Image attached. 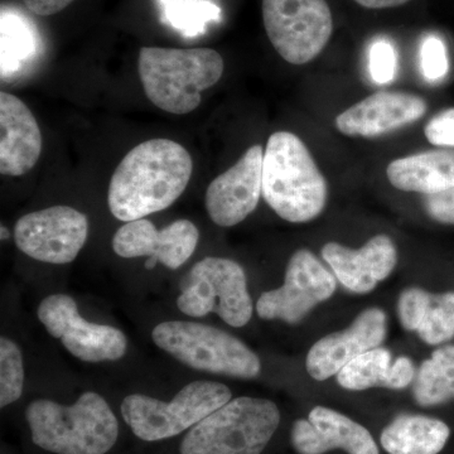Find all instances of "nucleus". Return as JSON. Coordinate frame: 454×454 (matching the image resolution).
Listing matches in <instances>:
<instances>
[{"label": "nucleus", "instance_id": "f257e3e1", "mask_svg": "<svg viewBox=\"0 0 454 454\" xmlns=\"http://www.w3.org/2000/svg\"><path fill=\"white\" fill-rule=\"evenodd\" d=\"M193 160L175 140L140 143L116 167L107 206L115 219L129 223L168 208L186 190Z\"/></svg>", "mask_w": 454, "mask_h": 454}, {"label": "nucleus", "instance_id": "f03ea898", "mask_svg": "<svg viewBox=\"0 0 454 454\" xmlns=\"http://www.w3.org/2000/svg\"><path fill=\"white\" fill-rule=\"evenodd\" d=\"M262 197L293 223L315 220L328 200L327 181L303 140L291 131L269 137L262 160Z\"/></svg>", "mask_w": 454, "mask_h": 454}, {"label": "nucleus", "instance_id": "7ed1b4c3", "mask_svg": "<svg viewBox=\"0 0 454 454\" xmlns=\"http://www.w3.org/2000/svg\"><path fill=\"white\" fill-rule=\"evenodd\" d=\"M33 444L53 454H106L119 438V422L100 394L83 393L73 405L38 399L26 409Z\"/></svg>", "mask_w": 454, "mask_h": 454}, {"label": "nucleus", "instance_id": "20e7f679", "mask_svg": "<svg viewBox=\"0 0 454 454\" xmlns=\"http://www.w3.org/2000/svg\"><path fill=\"white\" fill-rule=\"evenodd\" d=\"M223 57L211 49L143 47L138 74L146 98L163 112L184 115L200 106L202 91L220 82Z\"/></svg>", "mask_w": 454, "mask_h": 454}, {"label": "nucleus", "instance_id": "39448f33", "mask_svg": "<svg viewBox=\"0 0 454 454\" xmlns=\"http://www.w3.org/2000/svg\"><path fill=\"white\" fill-rule=\"evenodd\" d=\"M279 423L276 403L260 397H236L188 430L179 453L262 454Z\"/></svg>", "mask_w": 454, "mask_h": 454}, {"label": "nucleus", "instance_id": "423d86ee", "mask_svg": "<svg viewBox=\"0 0 454 454\" xmlns=\"http://www.w3.org/2000/svg\"><path fill=\"white\" fill-rule=\"evenodd\" d=\"M231 390L216 381L190 382L170 402L131 394L124 397L121 413L137 438L143 442L178 437L231 400Z\"/></svg>", "mask_w": 454, "mask_h": 454}, {"label": "nucleus", "instance_id": "0eeeda50", "mask_svg": "<svg viewBox=\"0 0 454 454\" xmlns=\"http://www.w3.org/2000/svg\"><path fill=\"white\" fill-rule=\"evenodd\" d=\"M153 342L184 365L217 375L254 379L262 372L255 352L232 334L212 325L168 321L155 325Z\"/></svg>", "mask_w": 454, "mask_h": 454}, {"label": "nucleus", "instance_id": "6e6552de", "mask_svg": "<svg viewBox=\"0 0 454 454\" xmlns=\"http://www.w3.org/2000/svg\"><path fill=\"white\" fill-rule=\"evenodd\" d=\"M178 309L190 317L215 313L232 327L252 319L253 300L244 269L234 260L208 256L191 269L187 288L177 300Z\"/></svg>", "mask_w": 454, "mask_h": 454}, {"label": "nucleus", "instance_id": "1a4fd4ad", "mask_svg": "<svg viewBox=\"0 0 454 454\" xmlns=\"http://www.w3.org/2000/svg\"><path fill=\"white\" fill-rule=\"evenodd\" d=\"M262 20L277 52L297 66L313 61L333 32V12L325 0H262Z\"/></svg>", "mask_w": 454, "mask_h": 454}, {"label": "nucleus", "instance_id": "9d476101", "mask_svg": "<svg viewBox=\"0 0 454 454\" xmlns=\"http://www.w3.org/2000/svg\"><path fill=\"white\" fill-rule=\"evenodd\" d=\"M37 317L47 333L61 340L64 348L83 363L118 361L127 354L125 334L113 325L85 321L70 295L44 298L38 306Z\"/></svg>", "mask_w": 454, "mask_h": 454}, {"label": "nucleus", "instance_id": "9b49d317", "mask_svg": "<svg viewBox=\"0 0 454 454\" xmlns=\"http://www.w3.org/2000/svg\"><path fill=\"white\" fill-rule=\"evenodd\" d=\"M89 236L86 215L70 206H53L20 217L14 225L18 249L49 264L74 262Z\"/></svg>", "mask_w": 454, "mask_h": 454}, {"label": "nucleus", "instance_id": "f8f14e48", "mask_svg": "<svg viewBox=\"0 0 454 454\" xmlns=\"http://www.w3.org/2000/svg\"><path fill=\"white\" fill-rule=\"evenodd\" d=\"M336 278L312 252L297 250L286 265L280 288L262 293L256 301L260 318L280 319L286 324H300L317 304L333 297Z\"/></svg>", "mask_w": 454, "mask_h": 454}, {"label": "nucleus", "instance_id": "ddd939ff", "mask_svg": "<svg viewBox=\"0 0 454 454\" xmlns=\"http://www.w3.org/2000/svg\"><path fill=\"white\" fill-rule=\"evenodd\" d=\"M262 146H250L231 168L211 182L205 206L217 226L239 225L258 207L262 196Z\"/></svg>", "mask_w": 454, "mask_h": 454}, {"label": "nucleus", "instance_id": "4468645a", "mask_svg": "<svg viewBox=\"0 0 454 454\" xmlns=\"http://www.w3.org/2000/svg\"><path fill=\"white\" fill-rule=\"evenodd\" d=\"M200 231L190 220H177L160 230L152 221H129L115 232L113 249L124 259L155 258L164 267L181 268L195 253Z\"/></svg>", "mask_w": 454, "mask_h": 454}, {"label": "nucleus", "instance_id": "2eb2a0df", "mask_svg": "<svg viewBox=\"0 0 454 454\" xmlns=\"http://www.w3.org/2000/svg\"><path fill=\"white\" fill-rule=\"evenodd\" d=\"M387 334V318L384 310H364L346 330L328 334L312 346L307 355V372L317 381L327 380L360 355L380 348Z\"/></svg>", "mask_w": 454, "mask_h": 454}, {"label": "nucleus", "instance_id": "dca6fc26", "mask_svg": "<svg viewBox=\"0 0 454 454\" xmlns=\"http://www.w3.org/2000/svg\"><path fill=\"white\" fill-rule=\"evenodd\" d=\"M427 110L426 100L418 95L379 91L340 113L334 122L343 136L376 138L420 121Z\"/></svg>", "mask_w": 454, "mask_h": 454}, {"label": "nucleus", "instance_id": "f3484780", "mask_svg": "<svg viewBox=\"0 0 454 454\" xmlns=\"http://www.w3.org/2000/svg\"><path fill=\"white\" fill-rule=\"evenodd\" d=\"M292 444L300 454H325L333 450L379 454L378 444L365 427L325 406H316L309 419L293 424Z\"/></svg>", "mask_w": 454, "mask_h": 454}, {"label": "nucleus", "instance_id": "a211bd4d", "mask_svg": "<svg viewBox=\"0 0 454 454\" xmlns=\"http://www.w3.org/2000/svg\"><path fill=\"white\" fill-rule=\"evenodd\" d=\"M322 258L345 288L365 294L393 273L397 250L390 236L379 234L360 249L331 241L322 247Z\"/></svg>", "mask_w": 454, "mask_h": 454}, {"label": "nucleus", "instance_id": "6ab92c4d", "mask_svg": "<svg viewBox=\"0 0 454 454\" xmlns=\"http://www.w3.org/2000/svg\"><path fill=\"white\" fill-rule=\"evenodd\" d=\"M42 134L29 107L20 98L0 92V173L26 175L42 153Z\"/></svg>", "mask_w": 454, "mask_h": 454}, {"label": "nucleus", "instance_id": "aec40b11", "mask_svg": "<svg viewBox=\"0 0 454 454\" xmlns=\"http://www.w3.org/2000/svg\"><path fill=\"white\" fill-rule=\"evenodd\" d=\"M415 375L411 358L393 360L389 349L376 348L352 360L336 376L343 389L361 391L372 387L404 389L414 381Z\"/></svg>", "mask_w": 454, "mask_h": 454}, {"label": "nucleus", "instance_id": "412c9836", "mask_svg": "<svg viewBox=\"0 0 454 454\" xmlns=\"http://www.w3.org/2000/svg\"><path fill=\"white\" fill-rule=\"evenodd\" d=\"M390 184L404 192H442L454 187V152L428 151L397 158L387 166Z\"/></svg>", "mask_w": 454, "mask_h": 454}, {"label": "nucleus", "instance_id": "4be33fe9", "mask_svg": "<svg viewBox=\"0 0 454 454\" xmlns=\"http://www.w3.org/2000/svg\"><path fill=\"white\" fill-rule=\"evenodd\" d=\"M450 429L426 415H399L381 433V446L389 454H438L446 447Z\"/></svg>", "mask_w": 454, "mask_h": 454}, {"label": "nucleus", "instance_id": "5701e85b", "mask_svg": "<svg viewBox=\"0 0 454 454\" xmlns=\"http://www.w3.org/2000/svg\"><path fill=\"white\" fill-rule=\"evenodd\" d=\"M415 402L422 406L454 399V346H442L424 361L414 379Z\"/></svg>", "mask_w": 454, "mask_h": 454}, {"label": "nucleus", "instance_id": "b1692460", "mask_svg": "<svg viewBox=\"0 0 454 454\" xmlns=\"http://www.w3.org/2000/svg\"><path fill=\"white\" fill-rule=\"evenodd\" d=\"M25 387L23 355L16 342L0 339V406L5 408L22 396Z\"/></svg>", "mask_w": 454, "mask_h": 454}, {"label": "nucleus", "instance_id": "393cba45", "mask_svg": "<svg viewBox=\"0 0 454 454\" xmlns=\"http://www.w3.org/2000/svg\"><path fill=\"white\" fill-rule=\"evenodd\" d=\"M418 336L427 345L437 346L454 337V292L432 295V303Z\"/></svg>", "mask_w": 454, "mask_h": 454}, {"label": "nucleus", "instance_id": "a878e982", "mask_svg": "<svg viewBox=\"0 0 454 454\" xmlns=\"http://www.w3.org/2000/svg\"><path fill=\"white\" fill-rule=\"evenodd\" d=\"M432 303V294L422 288L411 286L400 294L397 301V316L406 331L417 333L422 325Z\"/></svg>", "mask_w": 454, "mask_h": 454}, {"label": "nucleus", "instance_id": "bb28decb", "mask_svg": "<svg viewBox=\"0 0 454 454\" xmlns=\"http://www.w3.org/2000/svg\"><path fill=\"white\" fill-rule=\"evenodd\" d=\"M420 67L428 82H439L444 79L450 71L447 49L444 42L437 35H428L424 38L420 46Z\"/></svg>", "mask_w": 454, "mask_h": 454}, {"label": "nucleus", "instance_id": "cd10ccee", "mask_svg": "<svg viewBox=\"0 0 454 454\" xmlns=\"http://www.w3.org/2000/svg\"><path fill=\"white\" fill-rule=\"evenodd\" d=\"M396 52L389 41L373 42L369 51V70L376 83L393 82L396 73Z\"/></svg>", "mask_w": 454, "mask_h": 454}, {"label": "nucleus", "instance_id": "c85d7f7f", "mask_svg": "<svg viewBox=\"0 0 454 454\" xmlns=\"http://www.w3.org/2000/svg\"><path fill=\"white\" fill-rule=\"evenodd\" d=\"M424 134L430 145L454 146V107L443 110L433 116L427 122Z\"/></svg>", "mask_w": 454, "mask_h": 454}, {"label": "nucleus", "instance_id": "c756f323", "mask_svg": "<svg viewBox=\"0 0 454 454\" xmlns=\"http://www.w3.org/2000/svg\"><path fill=\"white\" fill-rule=\"evenodd\" d=\"M424 208L430 219L454 225V187L424 197Z\"/></svg>", "mask_w": 454, "mask_h": 454}, {"label": "nucleus", "instance_id": "7c9ffc66", "mask_svg": "<svg viewBox=\"0 0 454 454\" xmlns=\"http://www.w3.org/2000/svg\"><path fill=\"white\" fill-rule=\"evenodd\" d=\"M74 0H23L27 8L35 16L50 17L59 13Z\"/></svg>", "mask_w": 454, "mask_h": 454}, {"label": "nucleus", "instance_id": "2f4dec72", "mask_svg": "<svg viewBox=\"0 0 454 454\" xmlns=\"http://www.w3.org/2000/svg\"><path fill=\"white\" fill-rule=\"evenodd\" d=\"M358 5L367 9L395 8L405 4L409 0H355Z\"/></svg>", "mask_w": 454, "mask_h": 454}, {"label": "nucleus", "instance_id": "473e14b6", "mask_svg": "<svg viewBox=\"0 0 454 454\" xmlns=\"http://www.w3.org/2000/svg\"><path fill=\"white\" fill-rule=\"evenodd\" d=\"M158 260L155 258H149L146 260L145 268L148 269V270H151V269H153L155 265H157Z\"/></svg>", "mask_w": 454, "mask_h": 454}, {"label": "nucleus", "instance_id": "72a5a7b5", "mask_svg": "<svg viewBox=\"0 0 454 454\" xmlns=\"http://www.w3.org/2000/svg\"><path fill=\"white\" fill-rule=\"evenodd\" d=\"M9 231L7 227L2 225V241L8 240Z\"/></svg>", "mask_w": 454, "mask_h": 454}]
</instances>
